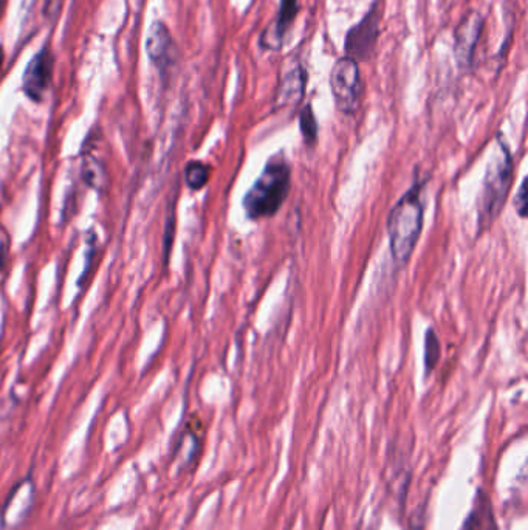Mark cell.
I'll return each instance as SVG.
<instances>
[{"label": "cell", "mask_w": 528, "mask_h": 530, "mask_svg": "<svg viewBox=\"0 0 528 530\" xmlns=\"http://www.w3.org/2000/svg\"><path fill=\"white\" fill-rule=\"evenodd\" d=\"M290 188L292 166L285 159L284 152H278L265 163L261 176L251 185L242 200L248 219L262 221L275 216L284 205Z\"/></svg>", "instance_id": "cell-1"}, {"label": "cell", "mask_w": 528, "mask_h": 530, "mask_svg": "<svg viewBox=\"0 0 528 530\" xmlns=\"http://www.w3.org/2000/svg\"><path fill=\"white\" fill-rule=\"evenodd\" d=\"M422 190L423 183L415 182L389 213V245L395 264L405 265L411 259L415 245L422 235L423 221H425Z\"/></svg>", "instance_id": "cell-2"}, {"label": "cell", "mask_w": 528, "mask_h": 530, "mask_svg": "<svg viewBox=\"0 0 528 530\" xmlns=\"http://www.w3.org/2000/svg\"><path fill=\"white\" fill-rule=\"evenodd\" d=\"M513 171H515L513 155L505 140L499 135L498 152L488 162L479 197V222H477L479 233L488 230L505 207V200L513 182Z\"/></svg>", "instance_id": "cell-3"}, {"label": "cell", "mask_w": 528, "mask_h": 530, "mask_svg": "<svg viewBox=\"0 0 528 530\" xmlns=\"http://www.w3.org/2000/svg\"><path fill=\"white\" fill-rule=\"evenodd\" d=\"M330 90L336 109L346 117H354L360 109L363 95L360 64L355 59L343 56L335 62L330 72Z\"/></svg>", "instance_id": "cell-4"}, {"label": "cell", "mask_w": 528, "mask_h": 530, "mask_svg": "<svg viewBox=\"0 0 528 530\" xmlns=\"http://www.w3.org/2000/svg\"><path fill=\"white\" fill-rule=\"evenodd\" d=\"M384 16V0H372L371 7L358 24L347 31L344 39V53L347 58L360 62L367 61L377 49Z\"/></svg>", "instance_id": "cell-5"}, {"label": "cell", "mask_w": 528, "mask_h": 530, "mask_svg": "<svg viewBox=\"0 0 528 530\" xmlns=\"http://www.w3.org/2000/svg\"><path fill=\"white\" fill-rule=\"evenodd\" d=\"M485 18L479 11H470L454 30L453 53L457 66L462 70L471 69L476 56L477 44L484 33Z\"/></svg>", "instance_id": "cell-6"}, {"label": "cell", "mask_w": 528, "mask_h": 530, "mask_svg": "<svg viewBox=\"0 0 528 530\" xmlns=\"http://www.w3.org/2000/svg\"><path fill=\"white\" fill-rule=\"evenodd\" d=\"M307 80H309V75H307L304 64L298 59H288L279 78L275 109L298 106L306 95Z\"/></svg>", "instance_id": "cell-7"}, {"label": "cell", "mask_w": 528, "mask_h": 530, "mask_svg": "<svg viewBox=\"0 0 528 530\" xmlns=\"http://www.w3.org/2000/svg\"><path fill=\"white\" fill-rule=\"evenodd\" d=\"M35 501V486L30 479L18 482L14 489L11 490L10 496L2 507V524L7 529H16L27 520L28 513L33 507Z\"/></svg>", "instance_id": "cell-8"}, {"label": "cell", "mask_w": 528, "mask_h": 530, "mask_svg": "<svg viewBox=\"0 0 528 530\" xmlns=\"http://www.w3.org/2000/svg\"><path fill=\"white\" fill-rule=\"evenodd\" d=\"M299 13V0H279L278 14H276L275 21L267 30L262 33L259 39V45L264 50H278L282 49L285 38H287L288 31L295 24L296 16Z\"/></svg>", "instance_id": "cell-9"}, {"label": "cell", "mask_w": 528, "mask_h": 530, "mask_svg": "<svg viewBox=\"0 0 528 530\" xmlns=\"http://www.w3.org/2000/svg\"><path fill=\"white\" fill-rule=\"evenodd\" d=\"M53 56L48 49L31 59L24 75V90L31 100L41 101L52 83Z\"/></svg>", "instance_id": "cell-10"}, {"label": "cell", "mask_w": 528, "mask_h": 530, "mask_svg": "<svg viewBox=\"0 0 528 530\" xmlns=\"http://www.w3.org/2000/svg\"><path fill=\"white\" fill-rule=\"evenodd\" d=\"M149 58L155 66L162 70L168 69L175 61V44L171 31L165 24L157 22L152 25L149 31L148 41H146Z\"/></svg>", "instance_id": "cell-11"}, {"label": "cell", "mask_w": 528, "mask_h": 530, "mask_svg": "<svg viewBox=\"0 0 528 530\" xmlns=\"http://www.w3.org/2000/svg\"><path fill=\"white\" fill-rule=\"evenodd\" d=\"M463 530H498L493 506L484 492H477L473 510L463 524Z\"/></svg>", "instance_id": "cell-12"}, {"label": "cell", "mask_w": 528, "mask_h": 530, "mask_svg": "<svg viewBox=\"0 0 528 530\" xmlns=\"http://www.w3.org/2000/svg\"><path fill=\"white\" fill-rule=\"evenodd\" d=\"M299 129H301L304 143L309 148H313L318 142V120H316L312 104H306V107L299 114Z\"/></svg>", "instance_id": "cell-13"}, {"label": "cell", "mask_w": 528, "mask_h": 530, "mask_svg": "<svg viewBox=\"0 0 528 530\" xmlns=\"http://www.w3.org/2000/svg\"><path fill=\"white\" fill-rule=\"evenodd\" d=\"M210 166L202 162H189L185 169L186 185L192 191L202 190L203 186L210 180Z\"/></svg>", "instance_id": "cell-14"}, {"label": "cell", "mask_w": 528, "mask_h": 530, "mask_svg": "<svg viewBox=\"0 0 528 530\" xmlns=\"http://www.w3.org/2000/svg\"><path fill=\"white\" fill-rule=\"evenodd\" d=\"M440 352H442V346H440V340L437 337L436 331L434 329H428L425 335V354H423L426 376H429L436 369L437 363L440 360Z\"/></svg>", "instance_id": "cell-15"}, {"label": "cell", "mask_w": 528, "mask_h": 530, "mask_svg": "<svg viewBox=\"0 0 528 530\" xmlns=\"http://www.w3.org/2000/svg\"><path fill=\"white\" fill-rule=\"evenodd\" d=\"M83 179L92 188H101L106 180L103 165L98 160L87 159L83 163Z\"/></svg>", "instance_id": "cell-16"}, {"label": "cell", "mask_w": 528, "mask_h": 530, "mask_svg": "<svg viewBox=\"0 0 528 530\" xmlns=\"http://www.w3.org/2000/svg\"><path fill=\"white\" fill-rule=\"evenodd\" d=\"M527 179L522 180L519 186L518 196H516V210H518L519 217L524 219L527 214Z\"/></svg>", "instance_id": "cell-17"}, {"label": "cell", "mask_w": 528, "mask_h": 530, "mask_svg": "<svg viewBox=\"0 0 528 530\" xmlns=\"http://www.w3.org/2000/svg\"><path fill=\"white\" fill-rule=\"evenodd\" d=\"M8 250H10V241L4 231L0 230V270L4 269L5 262H7Z\"/></svg>", "instance_id": "cell-18"}, {"label": "cell", "mask_w": 528, "mask_h": 530, "mask_svg": "<svg viewBox=\"0 0 528 530\" xmlns=\"http://www.w3.org/2000/svg\"><path fill=\"white\" fill-rule=\"evenodd\" d=\"M2 59H4V52L0 49V66H2Z\"/></svg>", "instance_id": "cell-19"}, {"label": "cell", "mask_w": 528, "mask_h": 530, "mask_svg": "<svg viewBox=\"0 0 528 530\" xmlns=\"http://www.w3.org/2000/svg\"><path fill=\"white\" fill-rule=\"evenodd\" d=\"M0 13H2V2H0Z\"/></svg>", "instance_id": "cell-20"}]
</instances>
